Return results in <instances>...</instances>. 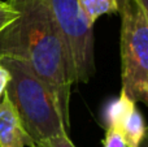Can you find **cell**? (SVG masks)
<instances>
[{
  "label": "cell",
  "instance_id": "cell-7",
  "mask_svg": "<svg viewBox=\"0 0 148 147\" xmlns=\"http://www.w3.org/2000/svg\"><path fill=\"white\" fill-rule=\"evenodd\" d=\"M78 7L87 26L92 29L103 14H114L120 10L118 0H78Z\"/></svg>",
  "mask_w": 148,
  "mask_h": 147
},
{
  "label": "cell",
  "instance_id": "cell-5",
  "mask_svg": "<svg viewBox=\"0 0 148 147\" xmlns=\"http://www.w3.org/2000/svg\"><path fill=\"white\" fill-rule=\"evenodd\" d=\"M107 125L120 130L127 147H140L147 138V128L142 112L135 102L129 99L122 91L108 108Z\"/></svg>",
  "mask_w": 148,
  "mask_h": 147
},
{
  "label": "cell",
  "instance_id": "cell-11",
  "mask_svg": "<svg viewBox=\"0 0 148 147\" xmlns=\"http://www.w3.org/2000/svg\"><path fill=\"white\" fill-rule=\"evenodd\" d=\"M10 80V74L1 64H0V99H1L3 94H4L5 89H7V85Z\"/></svg>",
  "mask_w": 148,
  "mask_h": 147
},
{
  "label": "cell",
  "instance_id": "cell-14",
  "mask_svg": "<svg viewBox=\"0 0 148 147\" xmlns=\"http://www.w3.org/2000/svg\"><path fill=\"white\" fill-rule=\"evenodd\" d=\"M118 1H120V0H118Z\"/></svg>",
  "mask_w": 148,
  "mask_h": 147
},
{
  "label": "cell",
  "instance_id": "cell-6",
  "mask_svg": "<svg viewBox=\"0 0 148 147\" xmlns=\"http://www.w3.org/2000/svg\"><path fill=\"white\" fill-rule=\"evenodd\" d=\"M0 147H36L5 91L0 99Z\"/></svg>",
  "mask_w": 148,
  "mask_h": 147
},
{
  "label": "cell",
  "instance_id": "cell-2",
  "mask_svg": "<svg viewBox=\"0 0 148 147\" xmlns=\"http://www.w3.org/2000/svg\"><path fill=\"white\" fill-rule=\"evenodd\" d=\"M0 64L10 74L5 93L35 146L49 138L69 134L56 99L30 65L14 57H1Z\"/></svg>",
  "mask_w": 148,
  "mask_h": 147
},
{
  "label": "cell",
  "instance_id": "cell-12",
  "mask_svg": "<svg viewBox=\"0 0 148 147\" xmlns=\"http://www.w3.org/2000/svg\"><path fill=\"white\" fill-rule=\"evenodd\" d=\"M140 147H148V139H147V138L143 141V143L140 145Z\"/></svg>",
  "mask_w": 148,
  "mask_h": 147
},
{
  "label": "cell",
  "instance_id": "cell-1",
  "mask_svg": "<svg viewBox=\"0 0 148 147\" xmlns=\"http://www.w3.org/2000/svg\"><path fill=\"white\" fill-rule=\"evenodd\" d=\"M18 13L0 33V59L25 60L56 99L60 113L70 130V94L75 83L65 42L43 0H7Z\"/></svg>",
  "mask_w": 148,
  "mask_h": 147
},
{
  "label": "cell",
  "instance_id": "cell-9",
  "mask_svg": "<svg viewBox=\"0 0 148 147\" xmlns=\"http://www.w3.org/2000/svg\"><path fill=\"white\" fill-rule=\"evenodd\" d=\"M18 13L7 1L0 3V33L17 18Z\"/></svg>",
  "mask_w": 148,
  "mask_h": 147
},
{
  "label": "cell",
  "instance_id": "cell-13",
  "mask_svg": "<svg viewBox=\"0 0 148 147\" xmlns=\"http://www.w3.org/2000/svg\"><path fill=\"white\" fill-rule=\"evenodd\" d=\"M0 3H3V0H0Z\"/></svg>",
  "mask_w": 148,
  "mask_h": 147
},
{
  "label": "cell",
  "instance_id": "cell-3",
  "mask_svg": "<svg viewBox=\"0 0 148 147\" xmlns=\"http://www.w3.org/2000/svg\"><path fill=\"white\" fill-rule=\"evenodd\" d=\"M121 91L135 103L148 104V3L120 0Z\"/></svg>",
  "mask_w": 148,
  "mask_h": 147
},
{
  "label": "cell",
  "instance_id": "cell-10",
  "mask_svg": "<svg viewBox=\"0 0 148 147\" xmlns=\"http://www.w3.org/2000/svg\"><path fill=\"white\" fill-rule=\"evenodd\" d=\"M36 147H75V146L70 141L69 134H64V135H59V137H53V138L43 141V142L38 143Z\"/></svg>",
  "mask_w": 148,
  "mask_h": 147
},
{
  "label": "cell",
  "instance_id": "cell-8",
  "mask_svg": "<svg viewBox=\"0 0 148 147\" xmlns=\"http://www.w3.org/2000/svg\"><path fill=\"white\" fill-rule=\"evenodd\" d=\"M101 143L103 147H127L126 141L123 135L121 134V132L112 126H107Z\"/></svg>",
  "mask_w": 148,
  "mask_h": 147
},
{
  "label": "cell",
  "instance_id": "cell-4",
  "mask_svg": "<svg viewBox=\"0 0 148 147\" xmlns=\"http://www.w3.org/2000/svg\"><path fill=\"white\" fill-rule=\"evenodd\" d=\"M49 9L72 60L75 83H87L95 74L94 29L87 26L78 0H43Z\"/></svg>",
  "mask_w": 148,
  "mask_h": 147
}]
</instances>
